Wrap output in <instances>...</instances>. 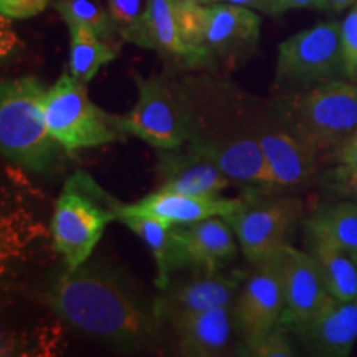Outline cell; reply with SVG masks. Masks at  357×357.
Masks as SVG:
<instances>
[{
    "label": "cell",
    "mask_w": 357,
    "mask_h": 357,
    "mask_svg": "<svg viewBox=\"0 0 357 357\" xmlns=\"http://www.w3.org/2000/svg\"><path fill=\"white\" fill-rule=\"evenodd\" d=\"M307 243H326L357 252V204L341 200L324 204L303 220Z\"/></svg>",
    "instance_id": "44dd1931"
},
{
    "label": "cell",
    "mask_w": 357,
    "mask_h": 357,
    "mask_svg": "<svg viewBox=\"0 0 357 357\" xmlns=\"http://www.w3.org/2000/svg\"><path fill=\"white\" fill-rule=\"evenodd\" d=\"M341 45L344 78L357 82V6L341 22Z\"/></svg>",
    "instance_id": "83f0119b"
},
{
    "label": "cell",
    "mask_w": 357,
    "mask_h": 357,
    "mask_svg": "<svg viewBox=\"0 0 357 357\" xmlns=\"http://www.w3.org/2000/svg\"><path fill=\"white\" fill-rule=\"evenodd\" d=\"M245 275L242 273H194L190 278L172 281L153 301L158 318L166 326L169 319L217 307L231 310L238 296Z\"/></svg>",
    "instance_id": "5bb4252c"
},
{
    "label": "cell",
    "mask_w": 357,
    "mask_h": 357,
    "mask_svg": "<svg viewBox=\"0 0 357 357\" xmlns=\"http://www.w3.org/2000/svg\"><path fill=\"white\" fill-rule=\"evenodd\" d=\"M155 151L154 172L158 187L154 190L215 197L234 182L213 160L189 144Z\"/></svg>",
    "instance_id": "9a60e30c"
},
{
    "label": "cell",
    "mask_w": 357,
    "mask_h": 357,
    "mask_svg": "<svg viewBox=\"0 0 357 357\" xmlns=\"http://www.w3.org/2000/svg\"><path fill=\"white\" fill-rule=\"evenodd\" d=\"M146 3L147 0H106V7L118 35H123L139 20Z\"/></svg>",
    "instance_id": "f1b7e54d"
},
{
    "label": "cell",
    "mask_w": 357,
    "mask_h": 357,
    "mask_svg": "<svg viewBox=\"0 0 357 357\" xmlns=\"http://www.w3.org/2000/svg\"><path fill=\"white\" fill-rule=\"evenodd\" d=\"M235 354L247 357H293L296 356V351L287 336V329L276 326L252 344L236 346Z\"/></svg>",
    "instance_id": "484cf974"
},
{
    "label": "cell",
    "mask_w": 357,
    "mask_h": 357,
    "mask_svg": "<svg viewBox=\"0 0 357 357\" xmlns=\"http://www.w3.org/2000/svg\"><path fill=\"white\" fill-rule=\"evenodd\" d=\"M121 38L164 58H174L189 68V52L178 35L172 0H147L139 20Z\"/></svg>",
    "instance_id": "ffe728a7"
},
{
    "label": "cell",
    "mask_w": 357,
    "mask_h": 357,
    "mask_svg": "<svg viewBox=\"0 0 357 357\" xmlns=\"http://www.w3.org/2000/svg\"><path fill=\"white\" fill-rule=\"evenodd\" d=\"M357 6V0H324V10L339 13Z\"/></svg>",
    "instance_id": "836d02e7"
},
{
    "label": "cell",
    "mask_w": 357,
    "mask_h": 357,
    "mask_svg": "<svg viewBox=\"0 0 357 357\" xmlns=\"http://www.w3.org/2000/svg\"><path fill=\"white\" fill-rule=\"evenodd\" d=\"M123 222L134 235H137L149 247L155 260V287L164 289L171 283L172 271L169 266V250H171V223L158 218L128 215L121 217Z\"/></svg>",
    "instance_id": "cb8c5ba5"
},
{
    "label": "cell",
    "mask_w": 357,
    "mask_h": 357,
    "mask_svg": "<svg viewBox=\"0 0 357 357\" xmlns=\"http://www.w3.org/2000/svg\"><path fill=\"white\" fill-rule=\"evenodd\" d=\"M242 205V197H202V195L151 192L132 204L118 205V220L121 217L137 215L158 218L171 225L204 220L208 217H227Z\"/></svg>",
    "instance_id": "e0dca14e"
},
{
    "label": "cell",
    "mask_w": 357,
    "mask_h": 357,
    "mask_svg": "<svg viewBox=\"0 0 357 357\" xmlns=\"http://www.w3.org/2000/svg\"><path fill=\"white\" fill-rule=\"evenodd\" d=\"M271 8H273V17L289 10H324V0H270Z\"/></svg>",
    "instance_id": "4dcf8cb0"
},
{
    "label": "cell",
    "mask_w": 357,
    "mask_h": 357,
    "mask_svg": "<svg viewBox=\"0 0 357 357\" xmlns=\"http://www.w3.org/2000/svg\"><path fill=\"white\" fill-rule=\"evenodd\" d=\"M238 240L225 217H208L171 227L169 266L192 273H217L236 257Z\"/></svg>",
    "instance_id": "8fae6325"
},
{
    "label": "cell",
    "mask_w": 357,
    "mask_h": 357,
    "mask_svg": "<svg viewBox=\"0 0 357 357\" xmlns=\"http://www.w3.org/2000/svg\"><path fill=\"white\" fill-rule=\"evenodd\" d=\"M333 159L336 164H347V166L357 167V131L334 151Z\"/></svg>",
    "instance_id": "1f68e13d"
},
{
    "label": "cell",
    "mask_w": 357,
    "mask_h": 357,
    "mask_svg": "<svg viewBox=\"0 0 357 357\" xmlns=\"http://www.w3.org/2000/svg\"><path fill=\"white\" fill-rule=\"evenodd\" d=\"M174 2H199L205 3V6H211V0H174Z\"/></svg>",
    "instance_id": "e575fe53"
},
{
    "label": "cell",
    "mask_w": 357,
    "mask_h": 357,
    "mask_svg": "<svg viewBox=\"0 0 357 357\" xmlns=\"http://www.w3.org/2000/svg\"><path fill=\"white\" fill-rule=\"evenodd\" d=\"M118 205L86 172L66 181L52 217L53 247L63 258L66 271L89 260L108 223L118 220Z\"/></svg>",
    "instance_id": "5b68a950"
},
{
    "label": "cell",
    "mask_w": 357,
    "mask_h": 357,
    "mask_svg": "<svg viewBox=\"0 0 357 357\" xmlns=\"http://www.w3.org/2000/svg\"><path fill=\"white\" fill-rule=\"evenodd\" d=\"M336 78H344L339 22H323L280 43L275 88L281 93L306 89Z\"/></svg>",
    "instance_id": "9c48e42d"
},
{
    "label": "cell",
    "mask_w": 357,
    "mask_h": 357,
    "mask_svg": "<svg viewBox=\"0 0 357 357\" xmlns=\"http://www.w3.org/2000/svg\"><path fill=\"white\" fill-rule=\"evenodd\" d=\"M238 211L225 217L235 231L243 257L255 265L268 253L289 243L294 229L305 217V204L278 192L250 187Z\"/></svg>",
    "instance_id": "ba28073f"
},
{
    "label": "cell",
    "mask_w": 357,
    "mask_h": 357,
    "mask_svg": "<svg viewBox=\"0 0 357 357\" xmlns=\"http://www.w3.org/2000/svg\"><path fill=\"white\" fill-rule=\"evenodd\" d=\"M50 0H0V12L7 19L25 20L42 13Z\"/></svg>",
    "instance_id": "f546056e"
},
{
    "label": "cell",
    "mask_w": 357,
    "mask_h": 357,
    "mask_svg": "<svg viewBox=\"0 0 357 357\" xmlns=\"http://www.w3.org/2000/svg\"><path fill=\"white\" fill-rule=\"evenodd\" d=\"M189 142L234 182L280 192L260 146L250 132L245 93L212 77L182 79Z\"/></svg>",
    "instance_id": "7a4b0ae2"
},
{
    "label": "cell",
    "mask_w": 357,
    "mask_h": 357,
    "mask_svg": "<svg viewBox=\"0 0 357 357\" xmlns=\"http://www.w3.org/2000/svg\"><path fill=\"white\" fill-rule=\"evenodd\" d=\"M271 106L284 126L319 155L334 153L357 131V82L351 79L281 93Z\"/></svg>",
    "instance_id": "3957f363"
},
{
    "label": "cell",
    "mask_w": 357,
    "mask_h": 357,
    "mask_svg": "<svg viewBox=\"0 0 357 357\" xmlns=\"http://www.w3.org/2000/svg\"><path fill=\"white\" fill-rule=\"evenodd\" d=\"M261 260H268L278 271L284 296L280 326L288 333L318 314L333 298L326 289L318 265L310 252H303L288 243L268 253Z\"/></svg>",
    "instance_id": "7c38bea8"
},
{
    "label": "cell",
    "mask_w": 357,
    "mask_h": 357,
    "mask_svg": "<svg viewBox=\"0 0 357 357\" xmlns=\"http://www.w3.org/2000/svg\"><path fill=\"white\" fill-rule=\"evenodd\" d=\"M207 29V50L212 63L235 66L255 53L261 19L257 10L234 3H212Z\"/></svg>",
    "instance_id": "2e32d148"
},
{
    "label": "cell",
    "mask_w": 357,
    "mask_h": 357,
    "mask_svg": "<svg viewBox=\"0 0 357 357\" xmlns=\"http://www.w3.org/2000/svg\"><path fill=\"white\" fill-rule=\"evenodd\" d=\"M47 91L37 77L3 79L0 86V151L7 160L35 174L50 172L65 153L45 124Z\"/></svg>",
    "instance_id": "277c9868"
},
{
    "label": "cell",
    "mask_w": 357,
    "mask_h": 357,
    "mask_svg": "<svg viewBox=\"0 0 357 357\" xmlns=\"http://www.w3.org/2000/svg\"><path fill=\"white\" fill-rule=\"evenodd\" d=\"M321 184L329 194L341 200L357 204V167L336 164L321 177Z\"/></svg>",
    "instance_id": "4316f807"
},
{
    "label": "cell",
    "mask_w": 357,
    "mask_h": 357,
    "mask_svg": "<svg viewBox=\"0 0 357 357\" xmlns=\"http://www.w3.org/2000/svg\"><path fill=\"white\" fill-rule=\"evenodd\" d=\"M40 300L71 329L121 349H146L159 342L162 321L123 276L98 263L65 271Z\"/></svg>",
    "instance_id": "6da1fadb"
},
{
    "label": "cell",
    "mask_w": 357,
    "mask_h": 357,
    "mask_svg": "<svg viewBox=\"0 0 357 357\" xmlns=\"http://www.w3.org/2000/svg\"><path fill=\"white\" fill-rule=\"evenodd\" d=\"M55 10L60 13L66 25L79 24L89 26L105 40H109L118 33L109 17L108 7L102 6L101 0H56Z\"/></svg>",
    "instance_id": "d4e9b609"
},
{
    "label": "cell",
    "mask_w": 357,
    "mask_h": 357,
    "mask_svg": "<svg viewBox=\"0 0 357 357\" xmlns=\"http://www.w3.org/2000/svg\"><path fill=\"white\" fill-rule=\"evenodd\" d=\"M70 61L68 71L79 82L89 83L102 66L118 56V48L101 38L95 30L79 24H68Z\"/></svg>",
    "instance_id": "7402d4cb"
},
{
    "label": "cell",
    "mask_w": 357,
    "mask_h": 357,
    "mask_svg": "<svg viewBox=\"0 0 357 357\" xmlns=\"http://www.w3.org/2000/svg\"><path fill=\"white\" fill-rule=\"evenodd\" d=\"M212 3H234V6H242L253 8V10L265 13V15L273 17V8H271L270 0H211Z\"/></svg>",
    "instance_id": "d6a6232c"
},
{
    "label": "cell",
    "mask_w": 357,
    "mask_h": 357,
    "mask_svg": "<svg viewBox=\"0 0 357 357\" xmlns=\"http://www.w3.org/2000/svg\"><path fill=\"white\" fill-rule=\"evenodd\" d=\"M283 310L284 296L278 271L268 260H260L253 265L252 273L245 275L231 307L240 344H252L280 326Z\"/></svg>",
    "instance_id": "4fadbf2b"
},
{
    "label": "cell",
    "mask_w": 357,
    "mask_h": 357,
    "mask_svg": "<svg viewBox=\"0 0 357 357\" xmlns=\"http://www.w3.org/2000/svg\"><path fill=\"white\" fill-rule=\"evenodd\" d=\"M307 247L328 293L336 300L356 301L357 266L351 253L326 243H307Z\"/></svg>",
    "instance_id": "603a6c76"
},
{
    "label": "cell",
    "mask_w": 357,
    "mask_h": 357,
    "mask_svg": "<svg viewBox=\"0 0 357 357\" xmlns=\"http://www.w3.org/2000/svg\"><path fill=\"white\" fill-rule=\"evenodd\" d=\"M43 118L53 139L70 154L126 137L118 126L116 114L96 106L88 95L86 83L70 71L48 88L43 98Z\"/></svg>",
    "instance_id": "8992f818"
},
{
    "label": "cell",
    "mask_w": 357,
    "mask_h": 357,
    "mask_svg": "<svg viewBox=\"0 0 357 357\" xmlns=\"http://www.w3.org/2000/svg\"><path fill=\"white\" fill-rule=\"evenodd\" d=\"M352 255V258H354V261H356V266H357V252L356 253H351Z\"/></svg>",
    "instance_id": "d590c367"
},
{
    "label": "cell",
    "mask_w": 357,
    "mask_h": 357,
    "mask_svg": "<svg viewBox=\"0 0 357 357\" xmlns=\"http://www.w3.org/2000/svg\"><path fill=\"white\" fill-rule=\"evenodd\" d=\"M245 114L280 190L298 189L314 178L319 154L284 126L271 102L245 93Z\"/></svg>",
    "instance_id": "30bf717a"
},
{
    "label": "cell",
    "mask_w": 357,
    "mask_h": 357,
    "mask_svg": "<svg viewBox=\"0 0 357 357\" xmlns=\"http://www.w3.org/2000/svg\"><path fill=\"white\" fill-rule=\"evenodd\" d=\"M137 100L128 113L116 114L118 126L154 149H177L189 142V121L182 83L166 75L142 77L132 71Z\"/></svg>",
    "instance_id": "52a82bcc"
},
{
    "label": "cell",
    "mask_w": 357,
    "mask_h": 357,
    "mask_svg": "<svg viewBox=\"0 0 357 357\" xmlns=\"http://www.w3.org/2000/svg\"><path fill=\"white\" fill-rule=\"evenodd\" d=\"M177 337L182 356L218 357L229 352L234 329L231 310L217 307L192 314H181L166 323Z\"/></svg>",
    "instance_id": "d6986e66"
},
{
    "label": "cell",
    "mask_w": 357,
    "mask_h": 357,
    "mask_svg": "<svg viewBox=\"0 0 357 357\" xmlns=\"http://www.w3.org/2000/svg\"><path fill=\"white\" fill-rule=\"evenodd\" d=\"M289 333L314 356H349L357 341V300L331 298L318 314Z\"/></svg>",
    "instance_id": "ac0fdd59"
}]
</instances>
